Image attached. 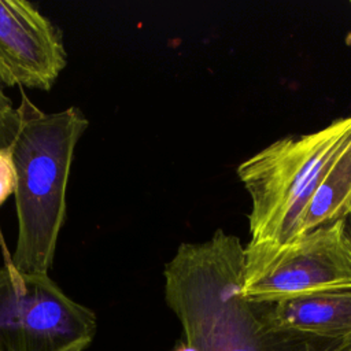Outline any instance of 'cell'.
<instances>
[{"mask_svg":"<svg viewBox=\"0 0 351 351\" xmlns=\"http://www.w3.org/2000/svg\"><path fill=\"white\" fill-rule=\"evenodd\" d=\"M245 247L215 230L203 243H182L165 267V295L196 351H329L339 339L273 328L266 303L244 296Z\"/></svg>","mask_w":351,"mask_h":351,"instance_id":"cell-1","label":"cell"},{"mask_svg":"<svg viewBox=\"0 0 351 351\" xmlns=\"http://www.w3.org/2000/svg\"><path fill=\"white\" fill-rule=\"evenodd\" d=\"M10 147L15 170L16 245L8 262L23 273H48L66 218V189L75 145L88 128L77 107L44 112L22 95Z\"/></svg>","mask_w":351,"mask_h":351,"instance_id":"cell-2","label":"cell"},{"mask_svg":"<svg viewBox=\"0 0 351 351\" xmlns=\"http://www.w3.org/2000/svg\"><path fill=\"white\" fill-rule=\"evenodd\" d=\"M350 138L351 115L280 138L239 165L237 176L251 197V243H287L296 236L318 184Z\"/></svg>","mask_w":351,"mask_h":351,"instance_id":"cell-3","label":"cell"},{"mask_svg":"<svg viewBox=\"0 0 351 351\" xmlns=\"http://www.w3.org/2000/svg\"><path fill=\"white\" fill-rule=\"evenodd\" d=\"M244 296L278 302L351 289V245L346 219L298 234L287 243L259 241L244 248Z\"/></svg>","mask_w":351,"mask_h":351,"instance_id":"cell-4","label":"cell"},{"mask_svg":"<svg viewBox=\"0 0 351 351\" xmlns=\"http://www.w3.org/2000/svg\"><path fill=\"white\" fill-rule=\"evenodd\" d=\"M96 315L69 298L48 273L0 267V351L86 348Z\"/></svg>","mask_w":351,"mask_h":351,"instance_id":"cell-5","label":"cell"},{"mask_svg":"<svg viewBox=\"0 0 351 351\" xmlns=\"http://www.w3.org/2000/svg\"><path fill=\"white\" fill-rule=\"evenodd\" d=\"M59 30L32 3L0 0V81L49 90L66 66Z\"/></svg>","mask_w":351,"mask_h":351,"instance_id":"cell-6","label":"cell"},{"mask_svg":"<svg viewBox=\"0 0 351 351\" xmlns=\"http://www.w3.org/2000/svg\"><path fill=\"white\" fill-rule=\"evenodd\" d=\"M273 328L339 339L351 335V289L324 291L278 302H265Z\"/></svg>","mask_w":351,"mask_h":351,"instance_id":"cell-7","label":"cell"},{"mask_svg":"<svg viewBox=\"0 0 351 351\" xmlns=\"http://www.w3.org/2000/svg\"><path fill=\"white\" fill-rule=\"evenodd\" d=\"M351 210V138L325 171L310 199L296 236L344 221Z\"/></svg>","mask_w":351,"mask_h":351,"instance_id":"cell-8","label":"cell"},{"mask_svg":"<svg viewBox=\"0 0 351 351\" xmlns=\"http://www.w3.org/2000/svg\"><path fill=\"white\" fill-rule=\"evenodd\" d=\"M19 126L18 108L4 92V84L0 81V151L8 149L16 137Z\"/></svg>","mask_w":351,"mask_h":351,"instance_id":"cell-9","label":"cell"},{"mask_svg":"<svg viewBox=\"0 0 351 351\" xmlns=\"http://www.w3.org/2000/svg\"><path fill=\"white\" fill-rule=\"evenodd\" d=\"M15 192V170L8 149L0 151V207Z\"/></svg>","mask_w":351,"mask_h":351,"instance_id":"cell-10","label":"cell"},{"mask_svg":"<svg viewBox=\"0 0 351 351\" xmlns=\"http://www.w3.org/2000/svg\"><path fill=\"white\" fill-rule=\"evenodd\" d=\"M329 351H351V335L340 339Z\"/></svg>","mask_w":351,"mask_h":351,"instance_id":"cell-11","label":"cell"},{"mask_svg":"<svg viewBox=\"0 0 351 351\" xmlns=\"http://www.w3.org/2000/svg\"><path fill=\"white\" fill-rule=\"evenodd\" d=\"M346 232H347V237H348V241L351 245V210H350L348 215L346 217Z\"/></svg>","mask_w":351,"mask_h":351,"instance_id":"cell-12","label":"cell"},{"mask_svg":"<svg viewBox=\"0 0 351 351\" xmlns=\"http://www.w3.org/2000/svg\"><path fill=\"white\" fill-rule=\"evenodd\" d=\"M173 351H196V348H193V347L189 346L188 343H181V344H178Z\"/></svg>","mask_w":351,"mask_h":351,"instance_id":"cell-13","label":"cell"},{"mask_svg":"<svg viewBox=\"0 0 351 351\" xmlns=\"http://www.w3.org/2000/svg\"><path fill=\"white\" fill-rule=\"evenodd\" d=\"M85 348H81V347H74V348H69V350H64V351H84Z\"/></svg>","mask_w":351,"mask_h":351,"instance_id":"cell-14","label":"cell"}]
</instances>
